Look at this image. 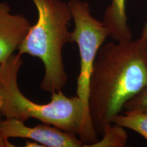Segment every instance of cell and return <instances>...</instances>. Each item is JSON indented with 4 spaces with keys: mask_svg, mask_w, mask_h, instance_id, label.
<instances>
[{
    "mask_svg": "<svg viewBox=\"0 0 147 147\" xmlns=\"http://www.w3.org/2000/svg\"><path fill=\"white\" fill-rule=\"evenodd\" d=\"M125 3L126 0H112L104 13L103 22L110 36L116 42L132 40L131 31L127 25Z\"/></svg>",
    "mask_w": 147,
    "mask_h": 147,
    "instance_id": "cell-7",
    "label": "cell"
},
{
    "mask_svg": "<svg viewBox=\"0 0 147 147\" xmlns=\"http://www.w3.org/2000/svg\"><path fill=\"white\" fill-rule=\"evenodd\" d=\"M140 38H142V39H144L145 40V42L147 43V21L146 24H145L144 28L142 29V33H141Z\"/></svg>",
    "mask_w": 147,
    "mask_h": 147,
    "instance_id": "cell-12",
    "label": "cell"
},
{
    "mask_svg": "<svg viewBox=\"0 0 147 147\" xmlns=\"http://www.w3.org/2000/svg\"><path fill=\"white\" fill-rule=\"evenodd\" d=\"M38 10V20L32 25L18 48L19 54L39 58L45 65L40 87L53 93L62 90L68 76L63 60V47L71 42L69 26L72 15L68 3L61 0H32Z\"/></svg>",
    "mask_w": 147,
    "mask_h": 147,
    "instance_id": "cell-3",
    "label": "cell"
},
{
    "mask_svg": "<svg viewBox=\"0 0 147 147\" xmlns=\"http://www.w3.org/2000/svg\"><path fill=\"white\" fill-rule=\"evenodd\" d=\"M7 138H5L3 135L2 133L0 131V147H14L16 146L13 143L10 142Z\"/></svg>",
    "mask_w": 147,
    "mask_h": 147,
    "instance_id": "cell-11",
    "label": "cell"
},
{
    "mask_svg": "<svg viewBox=\"0 0 147 147\" xmlns=\"http://www.w3.org/2000/svg\"><path fill=\"white\" fill-rule=\"evenodd\" d=\"M112 123L133 130L147 141V113L138 111H125L114 117Z\"/></svg>",
    "mask_w": 147,
    "mask_h": 147,
    "instance_id": "cell-8",
    "label": "cell"
},
{
    "mask_svg": "<svg viewBox=\"0 0 147 147\" xmlns=\"http://www.w3.org/2000/svg\"><path fill=\"white\" fill-rule=\"evenodd\" d=\"M0 131L8 139H29L43 146L82 147L84 145L75 134L44 123L29 127L18 119H5L0 121Z\"/></svg>",
    "mask_w": 147,
    "mask_h": 147,
    "instance_id": "cell-5",
    "label": "cell"
},
{
    "mask_svg": "<svg viewBox=\"0 0 147 147\" xmlns=\"http://www.w3.org/2000/svg\"><path fill=\"white\" fill-rule=\"evenodd\" d=\"M123 109L125 111H138L147 113V85L125 104Z\"/></svg>",
    "mask_w": 147,
    "mask_h": 147,
    "instance_id": "cell-10",
    "label": "cell"
},
{
    "mask_svg": "<svg viewBox=\"0 0 147 147\" xmlns=\"http://www.w3.org/2000/svg\"><path fill=\"white\" fill-rule=\"evenodd\" d=\"M32 25L25 16L12 13L8 3L0 1V63L18 50Z\"/></svg>",
    "mask_w": 147,
    "mask_h": 147,
    "instance_id": "cell-6",
    "label": "cell"
},
{
    "mask_svg": "<svg viewBox=\"0 0 147 147\" xmlns=\"http://www.w3.org/2000/svg\"><path fill=\"white\" fill-rule=\"evenodd\" d=\"M112 126V123L106 125L103 132L102 140H97L89 146L91 147H123L127 141L128 136L124 127L118 125Z\"/></svg>",
    "mask_w": 147,
    "mask_h": 147,
    "instance_id": "cell-9",
    "label": "cell"
},
{
    "mask_svg": "<svg viewBox=\"0 0 147 147\" xmlns=\"http://www.w3.org/2000/svg\"><path fill=\"white\" fill-rule=\"evenodd\" d=\"M147 85V43L140 38L108 42L97 53L89 82V113L102 135L125 104Z\"/></svg>",
    "mask_w": 147,
    "mask_h": 147,
    "instance_id": "cell-1",
    "label": "cell"
},
{
    "mask_svg": "<svg viewBox=\"0 0 147 147\" xmlns=\"http://www.w3.org/2000/svg\"><path fill=\"white\" fill-rule=\"evenodd\" d=\"M23 63L21 55L14 54L0 63V113L5 119H16L23 122L29 119L78 136L89 146L98 140L90 117L80 99L67 97L61 91L51 93L47 104L33 102L22 93L18 84V75Z\"/></svg>",
    "mask_w": 147,
    "mask_h": 147,
    "instance_id": "cell-2",
    "label": "cell"
},
{
    "mask_svg": "<svg viewBox=\"0 0 147 147\" xmlns=\"http://www.w3.org/2000/svg\"><path fill=\"white\" fill-rule=\"evenodd\" d=\"M67 3L74 22V28L71 32V42L77 44L80 54L76 95L89 113L90 78L98 51L110 34L104 22L98 21L91 15L87 2L81 0H69Z\"/></svg>",
    "mask_w": 147,
    "mask_h": 147,
    "instance_id": "cell-4",
    "label": "cell"
}]
</instances>
